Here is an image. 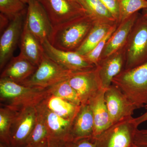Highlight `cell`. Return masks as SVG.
<instances>
[{"label":"cell","instance_id":"cell-1","mask_svg":"<svg viewBox=\"0 0 147 147\" xmlns=\"http://www.w3.org/2000/svg\"><path fill=\"white\" fill-rule=\"evenodd\" d=\"M96 23L88 14L79 16L53 27L49 42L65 51H76L82 45Z\"/></svg>","mask_w":147,"mask_h":147},{"label":"cell","instance_id":"cell-2","mask_svg":"<svg viewBox=\"0 0 147 147\" xmlns=\"http://www.w3.org/2000/svg\"><path fill=\"white\" fill-rule=\"evenodd\" d=\"M47 94V88L26 86L7 78L0 79L1 105L18 111L36 106Z\"/></svg>","mask_w":147,"mask_h":147},{"label":"cell","instance_id":"cell-3","mask_svg":"<svg viewBox=\"0 0 147 147\" xmlns=\"http://www.w3.org/2000/svg\"><path fill=\"white\" fill-rule=\"evenodd\" d=\"M118 88L137 109L147 105V62L129 69H123L113 79Z\"/></svg>","mask_w":147,"mask_h":147},{"label":"cell","instance_id":"cell-4","mask_svg":"<svg viewBox=\"0 0 147 147\" xmlns=\"http://www.w3.org/2000/svg\"><path fill=\"white\" fill-rule=\"evenodd\" d=\"M124 69L137 67L147 62V19L139 13L123 47Z\"/></svg>","mask_w":147,"mask_h":147},{"label":"cell","instance_id":"cell-5","mask_svg":"<svg viewBox=\"0 0 147 147\" xmlns=\"http://www.w3.org/2000/svg\"><path fill=\"white\" fill-rule=\"evenodd\" d=\"M74 72L58 64L44 53L34 73L19 84L26 86L46 89L67 80Z\"/></svg>","mask_w":147,"mask_h":147},{"label":"cell","instance_id":"cell-6","mask_svg":"<svg viewBox=\"0 0 147 147\" xmlns=\"http://www.w3.org/2000/svg\"><path fill=\"white\" fill-rule=\"evenodd\" d=\"M138 127L132 116L113 124L96 138V147H130Z\"/></svg>","mask_w":147,"mask_h":147},{"label":"cell","instance_id":"cell-7","mask_svg":"<svg viewBox=\"0 0 147 147\" xmlns=\"http://www.w3.org/2000/svg\"><path fill=\"white\" fill-rule=\"evenodd\" d=\"M38 1L45 9L53 27L87 13L77 0Z\"/></svg>","mask_w":147,"mask_h":147},{"label":"cell","instance_id":"cell-8","mask_svg":"<svg viewBox=\"0 0 147 147\" xmlns=\"http://www.w3.org/2000/svg\"><path fill=\"white\" fill-rule=\"evenodd\" d=\"M68 81L76 91L81 105L88 104L103 89L96 67L85 71H74Z\"/></svg>","mask_w":147,"mask_h":147},{"label":"cell","instance_id":"cell-9","mask_svg":"<svg viewBox=\"0 0 147 147\" xmlns=\"http://www.w3.org/2000/svg\"><path fill=\"white\" fill-rule=\"evenodd\" d=\"M25 24L41 44L50 39L53 26L46 11L38 0L28 3Z\"/></svg>","mask_w":147,"mask_h":147},{"label":"cell","instance_id":"cell-10","mask_svg":"<svg viewBox=\"0 0 147 147\" xmlns=\"http://www.w3.org/2000/svg\"><path fill=\"white\" fill-rule=\"evenodd\" d=\"M26 12L27 10L11 19L8 26L1 34L0 38L1 71L13 57L14 50L20 42Z\"/></svg>","mask_w":147,"mask_h":147},{"label":"cell","instance_id":"cell-11","mask_svg":"<svg viewBox=\"0 0 147 147\" xmlns=\"http://www.w3.org/2000/svg\"><path fill=\"white\" fill-rule=\"evenodd\" d=\"M36 108L44 117L48 134V146L63 147L71 140L70 127L72 120L62 117L38 104Z\"/></svg>","mask_w":147,"mask_h":147},{"label":"cell","instance_id":"cell-12","mask_svg":"<svg viewBox=\"0 0 147 147\" xmlns=\"http://www.w3.org/2000/svg\"><path fill=\"white\" fill-rule=\"evenodd\" d=\"M37 117L36 106H31L18 112L9 131L10 147H24L33 130Z\"/></svg>","mask_w":147,"mask_h":147},{"label":"cell","instance_id":"cell-13","mask_svg":"<svg viewBox=\"0 0 147 147\" xmlns=\"http://www.w3.org/2000/svg\"><path fill=\"white\" fill-rule=\"evenodd\" d=\"M104 98L112 125L131 117L137 109L121 91L113 84L105 90Z\"/></svg>","mask_w":147,"mask_h":147},{"label":"cell","instance_id":"cell-14","mask_svg":"<svg viewBox=\"0 0 147 147\" xmlns=\"http://www.w3.org/2000/svg\"><path fill=\"white\" fill-rule=\"evenodd\" d=\"M42 45L45 55L58 64L74 71H85L96 67L75 51H65L53 47L48 40Z\"/></svg>","mask_w":147,"mask_h":147},{"label":"cell","instance_id":"cell-15","mask_svg":"<svg viewBox=\"0 0 147 147\" xmlns=\"http://www.w3.org/2000/svg\"><path fill=\"white\" fill-rule=\"evenodd\" d=\"M125 63L123 47L99 61L96 67L102 88L107 89L112 85L113 79L123 70Z\"/></svg>","mask_w":147,"mask_h":147},{"label":"cell","instance_id":"cell-16","mask_svg":"<svg viewBox=\"0 0 147 147\" xmlns=\"http://www.w3.org/2000/svg\"><path fill=\"white\" fill-rule=\"evenodd\" d=\"M139 14V12L134 13L118 25L106 42L100 61L123 48Z\"/></svg>","mask_w":147,"mask_h":147},{"label":"cell","instance_id":"cell-17","mask_svg":"<svg viewBox=\"0 0 147 147\" xmlns=\"http://www.w3.org/2000/svg\"><path fill=\"white\" fill-rule=\"evenodd\" d=\"M37 67L20 53L7 63L2 70L1 78H7L21 84L31 76Z\"/></svg>","mask_w":147,"mask_h":147},{"label":"cell","instance_id":"cell-18","mask_svg":"<svg viewBox=\"0 0 147 147\" xmlns=\"http://www.w3.org/2000/svg\"><path fill=\"white\" fill-rule=\"evenodd\" d=\"M93 133L94 119L91 108L89 104L82 105L71 121V140L94 137Z\"/></svg>","mask_w":147,"mask_h":147},{"label":"cell","instance_id":"cell-19","mask_svg":"<svg viewBox=\"0 0 147 147\" xmlns=\"http://www.w3.org/2000/svg\"><path fill=\"white\" fill-rule=\"evenodd\" d=\"M105 91V89H102L88 103L90 106L92 112L93 137L96 139L112 125L104 98Z\"/></svg>","mask_w":147,"mask_h":147},{"label":"cell","instance_id":"cell-20","mask_svg":"<svg viewBox=\"0 0 147 147\" xmlns=\"http://www.w3.org/2000/svg\"><path fill=\"white\" fill-rule=\"evenodd\" d=\"M19 43L20 54L35 66H38L44 55V50L40 42L30 31L25 22Z\"/></svg>","mask_w":147,"mask_h":147},{"label":"cell","instance_id":"cell-21","mask_svg":"<svg viewBox=\"0 0 147 147\" xmlns=\"http://www.w3.org/2000/svg\"><path fill=\"white\" fill-rule=\"evenodd\" d=\"M47 110L62 117L73 119L81 105H77L53 95L47 94L39 103Z\"/></svg>","mask_w":147,"mask_h":147},{"label":"cell","instance_id":"cell-22","mask_svg":"<svg viewBox=\"0 0 147 147\" xmlns=\"http://www.w3.org/2000/svg\"><path fill=\"white\" fill-rule=\"evenodd\" d=\"M93 19L96 24L114 25L117 24L114 18L100 0H77ZM118 25V24H117Z\"/></svg>","mask_w":147,"mask_h":147},{"label":"cell","instance_id":"cell-23","mask_svg":"<svg viewBox=\"0 0 147 147\" xmlns=\"http://www.w3.org/2000/svg\"><path fill=\"white\" fill-rule=\"evenodd\" d=\"M114 26L95 24L82 45L75 52L83 56L86 55L97 46Z\"/></svg>","mask_w":147,"mask_h":147},{"label":"cell","instance_id":"cell-24","mask_svg":"<svg viewBox=\"0 0 147 147\" xmlns=\"http://www.w3.org/2000/svg\"><path fill=\"white\" fill-rule=\"evenodd\" d=\"M36 122L33 130L24 147L48 146V131L42 113L36 108Z\"/></svg>","mask_w":147,"mask_h":147},{"label":"cell","instance_id":"cell-25","mask_svg":"<svg viewBox=\"0 0 147 147\" xmlns=\"http://www.w3.org/2000/svg\"><path fill=\"white\" fill-rule=\"evenodd\" d=\"M0 108V146L10 147L9 131L13 121L19 111L1 105Z\"/></svg>","mask_w":147,"mask_h":147},{"label":"cell","instance_id":"cell-26","mask_svg":"<svg viewBox=\"0 0 147 147\" xmlns=\"http://www.w3.org/2000/svg\"><path fill=\"white\" fill-rule=\"evenodd\" d=\"M49 94L61 98L77 105H81L79 96L75 90L69 83L68 79L55 84L47 88Z\"/></svg>","mask_w":147,"mask_h":147},{"label":"cell","instance_id":"cell-27","mask_svg":"<svg viewBox=\"0 0 147 147\" xmlns=\"http://www.w3.org/2000/svg\"><path fill=\"white\" fill-rule=\"evenodd\" d=\"M119 19L118 25L141 9H147V0H118Z\"/></svg>","mask_w":147,"mask_h":147},{"label":"cell","instance_id":"cell-28","mask_svg":"<svg viewBox=\"0 0 147 147\" xmlns=\"http://www.w3.org/2000/svg\"><path fill=\"white\" fill-rule=\"evenodd\" d=\"M26 4L22 0H0L1 13L11 20L27 10Z\"/></svg>","mask_w":147,"mask_h":147},{"label":"cell","instance_id":"cell-29","mask_svg":"<svg viewBox=\"0 0 147 147\" xmlns=\"http://www.w3.org/2000/svg\"><path fill=\"white\" fill-rule=\"evenodd\" d=\"M117 26V24H116L113 26L107 34L98 43L97 46L90 52L84 56V57L86 58L87 60L88 61L92 63L93 64L96 66H97L100 61L101 53L105 47L106 42L113 32L115 31Z\"/></svg>","mask_w":147,"mask_h":147},{"label":"cell","instance_id":"cell-30","mask_svg":"<svg viewBox=\"0 0 147 147\" xmlns=\"http://www.w3.org/2000/svg\"><path fill=\"white\" fill-rule=\"evenodd\" d=\"M63 147H96V140L94 137L73 139L67 142Z\"/></svg>","mask_w":147,"mask_h":147},{"label":"cell","instance_id":"cell-31","mask_svg":"<svg viewBox=\"0 0 147 147\" xmlns=\"http://www.w3.org/2000/svg\"><path fill=\"white\" fill-rule=\"evenodd\" d=\"M118 23L119 7L118 0H100Z\"/></svg>","mask_w":147,"mask_h":147},{"label":"cell","instance_id":"cell-32","mask_svg":"<svg viewBox=\"0 0 147 147\" xmlns=\"http://www.w3.org/2000/svg\"><path fill=\"white\" fill-rule=\"evenodd\" d=\"M134 144L140 147H147V129H137L135 134Z\"/></svg>","mask_w":147,"mask_h":147},{"label":"cell","instance_id":"cell-33","mask_svg":"<svg viewBox=\"0 0 147 147\" xmlns=\"http://www.w3.org/2000/svg\"><path fill=\"white\" fill-rule=\"evenodd\" d=\"M10 21V19L7 16L4 15L3 13H0V22H1L0 29H1V34L8 26Z\"/></svg>","mask_w":147,"mask_h":147},{"label":"cell","instance_id":"cell-34","mask_svg":"<svg viewBox=\"0 0 147 147\" xmlns=\"http://www.w3.org/2000/svg\"><path fill=\"white\" fill-rule=\"evenodd\" d=\"M144 107L146 109V112L141 116L137 118H134L135 123H136L137 126H139L141 124L147 121V105H145Z\"/></svg>","mask_w":147,"mask_h":147},{"label":"cell","instance_id":"cell-35","mask_svg":"<svg viewBox=\"0 0 147 147\" xmlns=\"http://www.w3.org/2000/svg\"><path fill=\"white\" fill-rule=\"evenodd\" d=\"M143 10H143V13H142V15L147 19V9H143Z\"/></svg>","mask_w":147,"mask_h":147},{"label":"cell","instance_id":"cell-36","mask_svg":"<svg viewBox=\"0 0 147 147\" xmlns=\"http://www.w3.org/2000/svg\"><path fill=\"white\" fill-rule=\"evenodd\" d=\"M130 147H140L139 146H137V145H135V144H132V146H131Z\"/></svg>","mask_w":147,"mask_h":147},{"label":"cell","instance_id":"cell-37","mask_svg":"<svg viewBox=\"0 0 147 147\" xmlns=\"http://www.w3.org/2000/svg\"><path fill=\"white\" fill-rule=\"evenodd\" d=\"M22 1H23L25 3L28 4V2L30 0H22Z\"/></svg>","mask_w":147,"mask_h":147},{"label":"cell","instance_id":"cell-38","mask_svg":"<svg viewBox=\"0 0 147 147\" xmlns=\"http://www.w3.org/2000/svg\"><path fill=\"white\" fill-rule=\"evenodd\" d=\"M0 147H4L2 146H0Z\"/></svg>","mask_w":147,"mask_h":147},{"label":"cell","instance_id":"cell-39","mask_svg":"<svg viewBox=\"0 0 147 147\" xmlns=\"http://www.w3.org/2000/svg\"><path fill=\"white\" fill-rule=\"evenodd\" d=\"M49 147V146H46V147Z\"/></svg>","mask_w":147,"mask_h":147},{"label":"cell","instance_id":"cell-40","mask_svg":"<svg viewBox=\"0 0 147 147\" xmlns=\"http://www.w3.org/2000/svg\"></svg>","mask_w":147,"mask_h":147}]
</instances>
